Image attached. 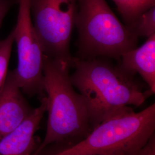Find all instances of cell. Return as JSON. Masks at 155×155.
I'll use <instances>...</instances> for the list:
<instances>
[{"mask_svg": "<svg viewBox=\"0 0 155 155\" xmlns=\"http://www.w3.org/2000/svg\"><path fill=\"white\" fill-rule=\"evenodd\" d=\"M45 112L47 98L41 97L40 105L33 109L18 127L0 141V155H33L38 145L35 133Z\"/></svg>", "mask_w": 155, "mask_h": 155, "instance_id": "7", "label": "cell"}, {"mask_svg": "<svg viewBox=\"0 0 155 155\" xmlns=\"http://www.w3.org/2000/svg\"><path fill=\"white\" fill-rule=\"evenodd\" d=\"M18 12L13 29L18 64L14 70L17 83L29 97H44L45 53L32 21L29 0H18Z\"/></svg>", "mask_w": 155, "mask_h": 155, "instance_id": "6", "label": "cell"}, {"mask_svg": "<svg viewBox=\"0 0 155 155\" xmlns=\"http://www.w3.org/2000/svg\"><path fill=\"white\" fill-rule=\"evenodd\" d=\"M108 58H72L70 80L84 101L92 129L106 118L130 106L142 105L150 90L136 75L124 71Z\"/></svg>", "mask_w": 155, "mask_h": 155, "instance_id": "1", "label": "cell"}, {"mask_svg": "<svg viewBox=\"0 0 155 155\" xmlns=\"http://www.w3.org/2000/svg\"><path fill=\"white\" fill-rule=\"evenodd\" d=\"M130 74H139L152 94L155 93V34L143 45L123 54L118 63Z\"/></svg>", "mask_w": 155, "mask_h": 155, "instance_id": "9", "label": "cell"}, {"mask_svg": "<svg viewBox=\"0 0 155 155\" xmlns=\"http://www.w3.org/2000/svg\"><path fill=\"white\" fill-rule=\"evenodd\" d=\"M126 26L138 39L141 37L148 38L155 34V6L144 12L133 22Z\"/></svg>", "mask_w": 155, "mask_h": 155, "instance_id": "11", "label": "cell"}, {"mask_svg": "<svg viewBox=\"0 0 155 155\" xmlns=\"http://www.w3.org/2000/svg\"><path fill=\"white\" fill-rule=\"evenodd\" d=\"M70 68L68 63L45 55L43 71L48 120L45 138L33 155H39L51 144L81 140L92 130L86 103L71 82Z\"/></svg>", "mask_w": 155, "mask_h": 155, "instance_id": "2", "label": "cell"}, {"mask_svg": "<svg viewBox=\"0 0 155 155\" xmlns=\"http://www.w3.org/2000/svg\"><path fill=\"white\" fill-rule=\"evenodd\" d=\"M33 24L45 55L68 63L70 44L78 10V0H29Z\"/></svg>", "mask_w": 155, "mask_h": 155, "instance_id": "5", "label": "cell"}, {"mask_svg": "<svg viewBox=\"0 0 155 155\" xmlns=\"http://www.w3.org/2000/svg\"><path fill=\"white\" fill-rule=\"evenodd\" d=\"M117 10L127 25L144 12L155 6V0H113Z\"/></svg>", "mask_w": 155, "mask_h": 155, "instance_id": "10", "label": "cell"}, {"mask_svg": "<svg viewBox=\"0 0 155 155\" xmlns=\"http://www.w3.org/2000/svg\"><path fill=\"white\" fill-rule=\"evenodd\" d=\"M134 155H155V134L150 137L147 144Z\"/></svg>", "mask_w": 155, "mask_h": 155, "instance_id": "13", "label": "cell"}, {"mask_svg": "<svg viewBox=\"0 0 155 155\" xmlns=\"http://www.w3.org/2000/svg\"><path fill=\"white\" fill-rule=\"evenodd\" d=\"M13 29L5 39L0 41V92L4 87L8 75V65L14 43Z\"/></svg>", "mask_w": 155, "mask_h": 155, "instance_id": "12", "label": "cell"}, {"mask_svg": "<svg viewBox=\"0 0 155 155\" xmlns=\"http://www.w3.org/2000/svg\"><path fill=\"white\" fill-rule=\"evenodd\" d=\"M16 2V0H0V28L6 15Z\"/></svg>", "mask_w": 155, "mask_h": 155, "instance_id": "14", "label": "cell"}, {"mask_svg": "<svg viewBox=\"0 0 155 155\" xmlns=\"http://www.w3.org/2000/svg\"><path fill=\"white\" fill-rule=\"evenodd\" d=\"M22 93L14 71L8 72L0 92V141L18 127L32 110Z\"/></svg>", "mask_w": 155, "mask_h": 155, "instance_id": "8", "label": "cell"}, {"mask_svg": "<svg viewBox=\"0 0 155 155\" xmlns=\"http://www.w3.org/2000/svg\"><path fill=\"white\" fill-rule=\"evenodd\" d=\"M155 104L139 112L127 106L82 140L52 155H134L155 134Z\"/></svg>", "mask_w": 155, "mask_h": 155, "instance_id": "3", "label": "cell"}, {"mask_svg": "<svg viewBox=\"0 0 155 155\" xmlns=\"http://www.w3.org/2000/svg\"><path fill=\"white\" fill-rule=\"evenodd\" d=\"M75 25L78 32L77 58L120 60L137 47L139 39L130 32L105 0H78Z\"/></svg>", "mask_w": 155, "mask_h": 155, "instance_id": "4", "label": "cell"}, {"mask_svg": "<svg viewBox=\"0 0 155 155\" xmlns=\"http://www.w3.org/2000/svg\"></svg>", "mask_w": 155, "mask_h": 155, "instance_id": "15", "label": "cell"}]
</instances>
